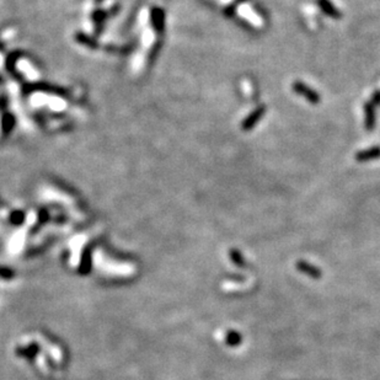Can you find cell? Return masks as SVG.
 <instances>
[{"instance_id":"obj_1","label":"cell","mask_w":380,"mask_h":380,"mask_svg":"<svg viewBox=\"0 0 380 380\" xmlns=\"http://www.w3.org/2000/svg\"><path fill=\"white\" fill-rule=\"evenodd\" d=\"M293 91H296V94L300 95V96H303L304 99L308 100L309 102H311V104H319L321 100L320 95L318 94V92L315 91V90H313L311 87H309L308 85L304 84V83L301 82H296L293 84Z\"/></svg>"},{"instance_id":"obj_2","label":"cell","mask_w":380,"mask_h":380,"mask_svg":"<svg viewBox=\"0 0 380 380\" xmlns=\"http://www.w3.org/2000/svg\"><path fill=\"white\" fill-rule=\"evenodd\" d=\"M266 113V107L265 106H260L257 107L253 112H251L250 115H249V117L246 118L245 121L243 122V125H241V128H243V130H251L253 127H255L256 125H257L258 122H260L261 118L263 117V115Z\"/></svg>"},{"instance_id":"obj_3","label":"cell","mask_w":380,"mask_h":380,"mask_svg":"<svg viewBox=\"0 0 380 380\" xmlns=\"http://www.w3.org/2000/svg\"><path fill=\"white\" fill-rule=\"evenodd\" d=\"M296 268H298V271H300L301 273L306 274V276L311 277V278H321V271L314 265H311V263L306 262V261H298V262H296Z\"/></svg>"},{"instance_id":"obj_4","label":"cell","mask_w":380,"mask_h":380,"mask_svg":"<svg viewBox=\"0 0 380 380\" xmlns=\"http://www.w3.org/2000/svg\"><path fill=\"white\" fill-rule=\"evenodd\" d=\"M380 158V147L369 148L367 150H362L356 155V160L359 163L371 162V160H376Z\"/></svg>"},{"instance_id":"obj_5","label":"cell","mask_w":380,"mask_h":380,"mask_svg":"<svg viewBox=\"0 0 380 380\" xmlns=\"http://www.w3.org/2000/svg\"><path fill=\"white\" fill-rule=\"evenodd\" d=\"M318 5L321 11L326 14L327 16L332 17V19H339L341 17V12L337 10V7L330 0H318Z\"/></svg>"},{"instance_id":"obj_6","label":"cell","mask_w":380,"mask_h":380,"mask_svg":"<svg viewBox=\"0 0 380 380\" xmlns=\"http://www.w3.org/2000/svg\"><path fill=\"white\" fill-rule=\"evenodd\" d=\"M364 112H366V128L368 130H373L376 127V106L368 102L364 106Z\"/></svg>"},{"instance_id":"obj_7","label":"cell","mask_w":380,"mask_h":380,"mask_svg":"<svg viewBox=\"0 0 380 380\" xmlns=\"http://www.w3.org/2000/svg\"><path fill=\"white\" fill-rule=\"evenodd\" d=\"M90 270H91V253H90V250H85L82 256V261H80L79 273H89Z\"/></svg>"},{"instance_id":"obj_8","label":"cell","mask_w":380,"mask_h":380,"mask_svg":"<svg viewBox=\"0 0 380 380\" xmlns=\"http://www.w3.org/2000/svg\"><path fill=\"white\" fill-rule=\"evenodd\" d=\"M225 341H226V344H228V346L236 347L241 343V341H243V337H241V335L239 334L238 331L230 330V331H228V334H226Z\"/></svg>"},{"instance_id":"obj_9","label":"cell","mask_w":380,"mask_h":380,"mask_svg":"<svg viewBox=\"0 0 380 380\" xmlns=\"http://www.w3.org/2000/svg\"><path fill=\"white\" fill-rule=\"evenodd\" d=\"M230 258L236 266H239V267H245L246 266V260L243 257V255H241V253L239 250L233 249V250L230 251Z\"/></svg>"},{"instance_id":"obj_10","label":"cell","mask_w":380,"mask_h":380,"mask_svg":"<svg viewBox=\"0 0 380 380\" xmlns=\"http://www.w3.org/2000/svg\"><path fill=\"white\" fill-rule=\"evenodd\" d=\"M25 219V215L22 212H15L12 213L11 217H10V221H11L12 224H15V225H20V224L24 221Z\"/></svg>"},{"instance_id":"obj_11","label":"cell","mask_w":380,"mask_h":380,"mask_svg":"<svg viewBox=\"0 0 380 380\" xmlns=\"http://www.w3.org/2000/svg\"><path fill=\"white\" fill-rule=\"evenodd\" d=\"M0 277H2V278H12V277H14V272L9 270V268L0 267Z\"/></svg>"},{"instance_id":"obj_12","label":"cell","mask_w":380,"mask_h":380,"mask_svg":"<svg viewBox=\"0 0 380 380\" xmlns=\"http://www.w3.org/2000/svg\"><path fill=\"white\" fill-rule=\"evenodd\" d=\"M371 104L373 105V106H379L380 105V91H376L373 95H372Z\"/></svg>"},{"instance_id":"obj_13","label":"cell","mask_w":380,"mask_h":380,"mask_svg":"<svg viewBox=\"0 0 380 380\" xmlns=\"http://www.w3.org/2000/svg\"><path fill=\"white\" fill-rule=\"evenodd\" d=\"M37 351H39L37 346H34V344H32V346H30L29 348L26 349V356L29 357V358H32V357H34L35 354H36Z\"/></svg>"},{"instance_id":"obj_14","label":"cell","mask_w":380,"mask_h":380,"mask_svg":"<svg viewBox=\"0 0 380 380\" xmlns=\"http://www.w3.org/2000/svg\"><path fill=\"white\" fill-rule=\"evenodd\" d=\"M239 2H243V1H246V0H238Z\"/></svg>"}]
</instances>
